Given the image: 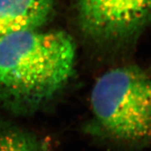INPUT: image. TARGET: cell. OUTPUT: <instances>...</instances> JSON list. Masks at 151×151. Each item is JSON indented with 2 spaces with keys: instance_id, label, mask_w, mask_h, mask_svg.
<instances>
[{
  "instance_id": "cell-1",
  "label": "cell",
  "mask_w": 151,
  "mask_h": 151,
  "mask_svg": "<svg viewBox=\"0 0 151 151\" xmlns=\"http://www.w3.org/2000/svg\"><path fill=\"white\" fill-rule=\"evenodd\" d=\"M76 46L60 31L24 29L0 36V98L32 109L50 99L73 73Z\"/></svg>"
},
{
  "instance_id": "cell-2",
  "label": "cell",
  "mask_w": 151,
  "mask_h": 151,
  "mask_svg": "<svg viewBox=\"0 0 151 151\" xmlns=\"http://www.w3.org/2000/svg\"><path fill=\"white\" fill-rule=\"evenodd\" d=\"M102 135L116 143H151V76L137 66L108 70L90 96Z\"/></svg>"
},
{
  "instance_id": "cell-3",
  "label": "cell",
  "mask_w": 151,
  "mask_h": 151,
  "mask_svg": "<svg viewBox=\"0 0 151 151\" xmlns=\"http://www.w3.org/2000/svg\"><path fill=\"white\" fill-rule=\"evenodd\" d=\"M82 29L100 40H118L138 32L151 19V0H79Z\"/></svg>"
},
{
  "instance_id": "cell-4",
  "label": "cell",
  "mask_w": 151,
  "mask_h": 151,
  "mask_svg": "<svg viewBox=\"0 0 151 151\" xmlns=\"http://www.w3.org/2000/svg\"><path fill=\"white\" fill-rule=\"evenodd\" d=\"M52 0H0V36L37 29L50 18Z\"/></svg>"
},
{
  "instance_id": "cell-5",
  "label": "cell",
  "mask_w": 151,
  "mask_h": 151,
  "mask_svg": "<svg viewBox=\"0 0 151 151\" xmlns=\"http://www.w3.org/2000/svg\"><path fill=\"white\" fill-rule=\"evenodd\" d=\"M0 151H50L33 133L12 126H0Z\"/></svg>"
}]
</instances>
